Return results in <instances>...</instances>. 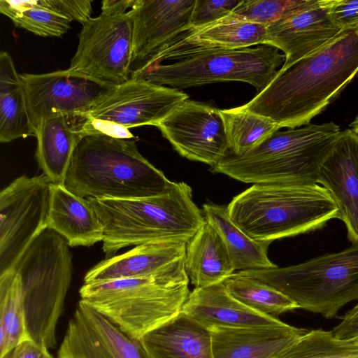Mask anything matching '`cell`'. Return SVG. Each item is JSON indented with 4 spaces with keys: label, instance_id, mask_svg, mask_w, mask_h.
<instances>
[{
    "label": "cell",
    "instance_id": "obj_1",
    "mask_svg": "<svg viewBox=\"0 0 358 358\" xmlns=\"http://www.w3.org/2000/svg\"><path fill=\"white\" fill-rule=\"evenodd\" d=\"M358 75V27L280 68L271 83L243 106L279 127L310 123Z\"/></svg>",
    "mask_w": 358,
    "mask_h": 358
},
{
    "label": "cell",
    "instance_id": "obj_2",
    "mask_svg": "<svg viewBox=\"0 0 358 358\" xmlns=\"http://www.w3.org/2000/svg\"><path fill=\"white\" fill-rule=\"evenodd\" d=\"M103 227L106 257L148 243H187L206 222L191 187L173 182L164 194L138 199L87 198Z\"/></svg>",
    "mask_w": 358,
    "mask_h": 358
},
{
    "label": "cell",
    "instance_id": "obj_3",
    "mask_svg": "<svg viewBox=\"0 0 358 358\" xmlns=\"http://www.w3.org/2000/svg\"><path fill=\"white\" fill-rule=\"evenodd\" d=\"M173 182L140 153L136 138L90 134L76 148L64 186L85 199H138L164 194Z\"/></svg>",
    "mask_w": 358,
    "mask_h": 358
},
{
    "label": "cell",
    "instance_id": "obj_4",
    "mask_svg": "<svg viewBox=\"0 0 358 358\" xmlns=\"http://www.w3.org/2000/svg\"><path fill=\"white\" fill-rule=\"evenodd\" d=\"M341 133L333 122L278 130L244 154L229 151L210 171L245 183L317 184L320 169Z\"/></svg>",
    "mask_w": 358,
    "mask_h": 358
},
{
    "label": "cell",
    "instance_id": "obj_5",
    "mask_svg": "<svg viewBox=\"0 0 358 358\" xmlns=\"http://www.w3.org/2000/svg\"><path fill=\"white\" fill-rule=\"evenodd\" d=\"M227 208L232 222L250 238L269 243L314 231L340 219L330 192L318 184H254Z\"/></svg>",
    "mask_w": 358,
    "mask_h": 358
},
{
    "label": "cell",
    "instance_id": "obj_6",
    "mask_svg": "<svg viewBox=\"0 0 358 358\" xmlns=\"http://www.w3.org/2000/svg\"><path fill=\"white\" fill-rule=\"evenodd\" d=\"M185 257L150 277L84 283L81 300L140 339L181 311L189 294Z\"/></svg>",
    "mask_w": 358,
    "mask_h": 358
},
{
    "label": "cell",
    "instance_id": "obj_7",
    "mask_svg": "<svg viewBox=\"0 0 358 358\" xmlns=\"http://www.w3.org/2000/svg\"><path fill=\"white\" fill-rule=\"evenodd\" d=\"M69 247L62 236L46 228L13 268L20 278L28 337L47 349L56 345V326L71 280Z\"/></svg>",
    "mask_w": 358,
    "mask_h": 358
},
{
    "label": "cell",
    "instance_id": "obj_8",
    "mask_svg": "<svg viewBox=\"0 0 358 358\" xmlns=\"http://www.w3.org/2000/svg\"><path fill=\"white\" fill-rule=\"evenodd\" d=\"M238 272L280 291L299 308L331 319L358 301V243L296 265Z\"/></svg>",
    "mask_w": 358,
    "mask_h": 358
},
{
    "label": "cell",
    "instance_id": "obj_9",
    "mask_svg": "<svg viewBox=\"0 0 358 358\" xmlns=\"http://www.w3.org/2000/svg\"><path fill=\"white\" fill-rule=\"evenodd\" d=\"M285 57L273 46L217 50L188 55L171 64H157L138 78L175 89L224 81L252 85L257 93L273 79Z\"/></svg>",
    "mask_w": 358,
    "mask_h": 358
},
{
    "label": "cell",
    "instance_id": "obj_10",
    "mask_svg": "<svg viewBox=\"0 0 358 358\" xmlns=\"http://www.w3.org/2000/svg\"><path fill=\"white\" fill-rule=\"evenodd\" d=\"M134 0H104L101 13L83 24L78 44L66 71L107 89L130 79Z\"/></svg>",
    "mask_w": 358,
    "mask_h": 358
},
{
    "label": "cell",
    "instance_id": "obj_11",
    "mask_svg": "<svg viewBox=\"0 0 358 358\" xmlns=\"http://www.w3.org/2000/svg\"><path fill=\"white\" fill-rule=\"evenodd\" d=\"M52 183L43 175L22 176L0 193V275L13 269L48 228Z\"/></svg>",
    "mask_w": 358,
    "mask_h": 358
},
{
    "label": "cell",
    "instance_id": "obj_12",
    "mask_svg": "<svg viewBox=\"0 0 358 358\" xmlns=\"http://www.w3.org/2000/svg\"><path fill=\"white\" fill-rule=\"evenodd\" d=\"M189 99L182 90L131 78L106 90L80 118L113 122L130 129L157 126L174 109Z\"/></svg>",
    "mask_w": 358,
    "mask_h": 358
},
{
    "label": "cell",
    "instance_id": "obj_13",
    "mask_svg": "<svg viewBox=\"0 0 358 358\" xmlns=\"http://www.w3.org/2000/svg\"><path fill=\"white\" fill-rule=\"evenodd\" d=\"M157 127L181 156L210 167L229 151L220 110L208 103L188 99Z\"/></svg>",
    "mask_w": 358,
    "mask_h": 358
},
{
    "label": "cell",
    "instance_id": "obj_14",
    "mask_svg": "<svg viewBox=\"0 0 358 358\" xmlns=\"http://www.w3.org/2000/svg\"><path fill=\"white\" fill-rule=\"evenodd\" d=\"M196 0H134L131 78H138L169 42L189 29Z\"/></svg>",
    "mask_w": 358,
    "mask_h": 358
},
{
    "label": "cell",
    "instance_id": "obj_15",
    "mask_svg": "<svg viewBox=\"0 0 358 358\" xmlns=\"http://www.w3.org/2000/svg\"><path fill=\"white\" fill-rule=\"evenodd\" d=\"M27 110L34 130L40 123L55 115L83 118L95 100L107 88L66 70L20 74Z\"/></svg>",
    "mask_w": 358,
    "mask_h": 358
},
{
    "label": "cell",
    "instance_id": "obj_16",
    "mask_svg": "<svg viewBox=\"0 0 358 358\" xmlns=\"http://www.w3.org/2000/svg\"><path fill=\"white\" fill-rule=\"evenodd\" d=\"M57 358H148L136 339L80 299Z\"/></svg>",
    "mask_w": 358,
    "mask_h": 358
},
{
    "label": "cell",
    "instance_id": "obj_17",
    "mask_svg": "<svg viewBox=\"0 0 358 358\" xmlns=\"http://www.w3.org/2000/svg\"><path fill=\"white\" fill-rule=\"evenodd\" d=\"M333 0H317L311 6L267 27L266 45L283 52L285 68L318 50L343 30L332 21Z\"/></svg>",
    "mask_w": 358,
    "mask_h": 358
},
{
    "label": "cell",
    "instance_id": "obj_18",
    "mask_svg": "<svg viewBox=\"0 0 358 358\" xmlns=\"http://www.w3.org/2000/svg\"><path fill=\"white\" fill-rule=\"evenodd\" d=\"M317 183L336 201L348 239L352 243H358V136L350 129L341 131L320 169Z\"/></svg>",
    "mask_w": 358,
    "mask_h": 358
},
{
    "label": "cell",
    "instance_id": "obj_19",
    "mask_svg": "<svg viewBox=\"0 0 358 358\" xmlns=\"http://www.w3.org/2000/svg\"><path fill=\"white\" fill-rule=\"evenodd\" d=\"M267 26L243 21L218 20L189 29L169 42L152 59L149 67L164 60H178L188 55L208 50H236L266 45Z\"/></svg>",
    "mask_w": 358,
    "mask_h": 358
},
{
    "label": "cell",
    "instance_id": "obj_20",
    "mask_svg": "<svg viewBox=\"0 0 358 358\" xmlns=\"http://www.w3.org/2000/svg\"><path fill=\"white\" fill-rule=\"evenodd\" d=\"M181 312L209 330L215 327H275L286 324L237 301L227 292L223 282L194 288Z\"/></svg>",
    "mask_w": 358,
    "mask_h": 358
},
{
    "label": "cell",
    "instance_id": "obj_21",
    "mask_svg": "<svg viewBox=\"0 0 358 358\" xmlns=\"http://www.w3.org/2000/svg\"><path fill=\"white\" fill-rule=\"evenodd\" d=\"M213 358H276L308 330L288 324L275 327L211 329Z\"/></svg>",
    "mask_w": 358,
    "mask_h": 358
},
{
    "label": "cell",
    "instance_id": "obj_22",
    "mask_svg": "<svg viewBox=\"0 0 358 358\" xmlns=\"http://www.w3.org/2000/svg\"><path fill=\"white\" fill-rule=\"evenodd\" d=\"M186 244L148 243L100 262L86 273L85 283L122 278H145L159 274L185 257Z\"/></svg>",
    "mask_w": 358,
    "mask_h": 358
},
{
    "label": "cell",
    "instance_id": "obj_23",
    "mask_svg": "<svg viewBox=\"0 0 358 358\" xmlns=\"http://www.w3.org/2000/svg\"><path fill=\"white\" fill-rule=\"evenodd\" d=\"M48 228L62 236L69 247L91 246L103 241V227L87 199L64 185L52 184Z\"/></svg>",
    "mask_w": 358,
    "mask_h": 358
},
{
    "label": "cell",
    "instance_id": "obj_24",
    "mask_svg": "<svg viewBox=\"0 0 358 358\" xmlns=\"http://www.w3.org/2000/svg\"><path fill=\"white\" fill-rule=\"evenodd\" d=\"M139 340L148 358H213L210 331L182 312Z\"/></svg>",
    "mask_w": 358,
    "mask_h": 358
},
{
    "label": "cell",
    "instance_id": "obj_25",
    "mask_svg": "<svg viewBox=\"0 0 358 358\" xmlns=\"http://www.w3.org/2000/svg\"><path fill=\"white\" fill-rule=\"evenodd\" d=\"M185 267L195 288L223 282L235 271L223 240L206 220L186 244Z\"/></svg>",
    "mask_w": 358,
    "mask_h": 358
},
{
    "label": "cell",
    "instance_id": "obj_26",
    "mask_svg": "<svg viewBox=\"0 0 358 358\" xmlns=\"http://www.w3.org/2000/svg\"><path fill=\"white\" fill-rule=\"evenodd\" d=\"M66 116L59 115L43 120L35 131V157L43 174L54 185H64L76 148L81 138L77 126Z\"/></svg>",
    "mask_w": 358,
    "mask_h": 358
},
{
    "label": "cell",
    "instance_id": "obj_27",
    "mask_svg": "<svg viewBox=\"0 0 358 358\" xmlns=\"http://www.w3.org/2000/svg\"><path fill=\"white\" fill-rule=\"evenodd\" d=\"M206 220L223 240L235 271L271 268L278 266L268 257L271 243L250 238L230 219L227 208L212 203L203 205Z\"/></svg>",
    "mask_w": 358,
    "mask_h": 358
},
{
    "label": "cell",
    "instance_id": "obj_28",
    "mask_svg": "<svg viewBox=\"0 0 358 358\" xmlns=\"http://www.w3.org/2000/svg\"><path fill=\"white\" fill-rule=\"evenodd\" d=\"M36 136L29 118L24 87L11 56L0 52V141Z\"/></svg>",
    "mask_w": 358,
    "mask_h": 358
},
{
    "label": "cell",
    "instance_id": "obj_29",
    "mask_svg": "<svg viewBox=\"0 0 358 358\" xmlns=\"http://www.w3.org/2000/svg\"><path fill=\"white\" fill-rule=\"evenodd\" d=\"M0 12L16 27L43 37H61L72 22L50 0H0Z\"/></svg>",
    "mask_w": 358,
    "mask_h": 358
},
{
    "label": "cell",
    "instance_id": "obj_30",
    "mask_svg": "<svg viewBox=\"0 0 358 358\" xmlns=\"http://www.w3.org/2000/svg\"><path fill=\"white\" fill-rule=\"evenodd\" d=\"M229 152L241 155L256 148L280 128L267 117L243 106L220 110Z\"/></svg>",
    "mask_w": 358,
    "mask_h": 358
},
{
    "label": "cell",
    "instance_id": "obj_31",
    "mask_svg": "<svg viewBox=\"0 0 358 358\" xmlns=\"http://www.w3.org/2000/svg\"><path fill=\"white\" fill-rule=\"evenodd\" d=\"M27 338L20 278L11 269L0 275V356Z\"/></svg>",
    "mask_w": 358,
    "mask_h": 358
},
{
    "label": "cell",
    "instance_id": "obj_32",
    "mask_svg": "<svg viewBox=\"0 0 358 358\" xmlns=\"http://www.w3.org/2000/svg\"><path fill=\"white\" fill-rule=\"evenodd\" d=\"M223 284L227 292L248 308L263 315H278L299 308L288 296L252 277L234 273Z\"/></svg>",
    "mask_w": 358,
    "mask_h": 358
},
{
    "label": "cell",
    "instance_id": "obj_33",
    "mask_svg": "<svg viewBox=\"0 0 358 358\" xmlns=\"http://www.w3.org/2000/svg\"><path fill=\"white\" fill-rule=\"evenodd\" d=\"M276 358H358V344L338 338L331 331H307Z\"/></svg>",
    "mask_w": 358,
    "mask_h": 358
},
{
    "label": "cell",
    "instance_id": "obj_34",
    "mask_svg": "<svg viewBox=\"0 0 358 358\" xmlns=\"http://www.w3.org/2000/svg\"><path fill=\"white\" fill-rule=\"evenodd\" d=\"M317 0H243L222 21H243L268 26L315 4Z\"/></svg>",
    "mask_w": 358,
    "mask_h": 358
},
{
    "label": "cell",
    "instance_id": "obj_35",
    "mask_svg": "<svg viewBox=\"0 0 358 358\" xmlns=\"http://www.w3.org/2000/svg\"><path fill=\"white\" fill-rule=\"evenodd\" d=\"M243 0H196L189 29L214 23L233 11Z\"/></svg>",
    "mask_w": 358,
    "mask_h": 358
},
{
    "label": "cell",
    "instance_id": "obj_36",
    "mask_svg": "<svg viewBox=\"0 0 358 358\" xmlns=\"http://www.w3.org/2000/svg\"><path fill=\"white\" fill-rule=\"evenodd\" d=\"M329 13L334 24L343 31L358 27V0H333Z\"/></svg>",
    "mask_w": 358,
    "mask_h": 358
},
{
    "label": "cell",
    "instance_id": "obj_37",
    "mask_svg": "<svg viewBox=\"0 0 358 358\" xmlns=\"http://www.w3.org/2000/svg\"><path fill=\"white\" fill-rule=\"evenodd\" d=\"M77 129L81 136L90 134H103L117 138H135L129 129L107 121L83 119Z\"/></svg>",
    "mask_w": 358,
    "mask_h": 358
},
{
    "label": "cell",
    "instance_id": "obj_38",
    "mask_svg": "<svg viewBox=\"0 0 358 358\" xmlns=\"http://www.w3.org/2000/svg\"><path fill=\"white\" fill-rule=\"evenodd\" d=\"M52 6L60 13L83 24L92 13L91 0H50Z\"/></svg>",
    "mask_w": 358,
    "mask_h": 358
},
{
    "label": "cell",
    "instance_id": "obj_39",
    "mask_svg": "<svg viewBox=\"0 0 358 358\" xmlns=\"http://www.w3.org/2000/svg\"><path fill=\"white\" fill-rule=\"evenodd\" d=\"M0 358H55L45 347L27 338L7 351Z\"/></svg>",
    "mask_w": 358,
    "mask_h": 358
},
{
    "label": "cell",
    "instance_id": "obj_40",
    "mask_svg": "<svg viewBox=\"0 0 358 358\" xmlns=\"http://www.w3.org/2000/svg\"><path fill=\"white\" fill-rule=\"evenodd\" d=\"M332 331L340 339L351 340L358 336V303L343 316Z\"/></svg>",
    "mask_w": 358,
    "mask_h": 358
},
{
    "label": "cell",
    "instance_id": "obj_41",
    "mask_svg": "<svg viewBox=\"0 0 358 358\" xmlns=\"http://www.w3.org/2000/svg\"><path fill=\"white\" fill-rule=\"evenodd\" d=\"M350 129L358 136V115L350 124Z\"/></svg>",
    "mask_w": 358,
    "mask_h": 358
},
{
    "label": "cell",
    "instance_id": "obj_42",
    "mask_svg": "<svg viewBox=\"0 0 358 358\" xmlns=\"http://www.w3.org/2000/svg\"><path fill=\"white\" fill-rule=\"evenodd\" d=\"M350 341H353L354 343H357V344H358V336H357V337H355V338H352V339H351V340H350Z\"/></svg>",
    "mask_w": 358,
    "mask_h": 358
}]
</instances>
